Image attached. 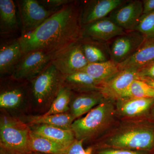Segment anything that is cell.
Masks as SVG:
<instances>
[{
	"label": "cell",
	"instance_id": "cell-16",
	"mask_svg": "<svg viewBox=\"0 0 154 154\" xmlns=\"http://www.w3.org/2000/svg\"><path fill=\"white\" fill-rule=\"evenodd\" d=\"M102 85L85 72L79 71L64 75L63 86L80 93L99 91Z\"/></svg>",
	"mask_w": 154,
	"mask_h": 154
},
{
	"label": "cell",
	"instance_id": "cell-19",
	"mask_svg": "<svg viewBox=\"0 0 154 154\" xmlns=\"http://www.w3.org/2000/svg\"><path fill=\"white\" fill-rule=\"evenodd\" d=\"M79 42L89 63L103 62L110 60L107 43L83 37Z\"/></svg>",
	"mask_w": 154,
	"mask_h": 154
},
{
	"label": "cell",
	"instance_id": "cell-18",
	"mask_svg": "<svg viewBox=\"0 0 154 154\" xmlns=\"http://www.w3.org/2000/svg\"><path fill=\"white\" fill-rule=\"evenodd\" d=\"M31 131L56 142L69 147L75 140L72 129L66 130L46 125H29Z\"/></svg>",
	"mask_w": 154,
	"mask_h": 154
},
{
	"label": "cell",
	"instance_id": "cell-10",
	"mask_svg": "<svg viewBox=\"0 0 154 154\" xmlns=\"http://www.w3.org/2000/svg\"><path fill=\"white\" fill-rule=\"evenodd\" d=\"M143 14L142 1L126 0L108 16L116 24L126 31H134Z\"/></svg>",
	"mask_w": 154,
	"mask_h": 154
},
{
	"label": "cell",
	"instance_id": "cell-31",
	"mask_svg": "<svg viewBox=\"0 0 154 154\" xmlns=\"http://www.w3.org/2000/svg\"><path fill=\"white\" fill-rule=\"evenodd\" d=\"M140 79H154V61L138 69Z\"/></svg>",
	"mask_w": 154,
	"mask_h": 154
},
{
	"label": "cell",
	"instance_id": "cell-8",
	"mask_svg": "<svg viewBox=\"0 0 154 154\" xmlns=\"http://www.w3.org/2000/svg\"><path fill=\"white\" fill-rule=\"evenodd\" d=\"M146 39L142 34L135 30L116 37L108 45L110 60L118 64L122 63L137 51Z\"/></svg>",
	"mask_w": 154,
	"mask_h": 154
},
{
	"label": "cell",
	"instance_id": "cell-23",
	"mask_svg": "<svg viewBox=\"0 0 154 154\" xmlns=\"http://www.w3.org/2000/svg\"><path fill=\"white\" fill-rule=\"evenodd\" d=\"M81 71L85 72L102 85L114 77L120 70L118 64L110 60L103 62L89 63Z\"/></svg>",
	"mask_w": 154,
	"mask_h": 154
},
{
	"label": "cell",
	"instance_id": "cell-30",
	"mask_svg": "<svg viewBox=\"0 0 154 154\" xmlns=\"http://www.w3.org/2000/svg\"><path fill=\"white\" fill-rule=\"evenodd\" d=\"M42 5L50 10H56L72 2L71 0H41L38 1Z\"/></svg>",
	"mask_w": 154,
	"mask_h": 154
},
{
	"label": "cell",
	"instance_id": "cell-1",
	"mask_svg": "<svg viewBox=\"0 0 154 154\" xmlns=\"http://www.w3.org/2000/svg\"><path fill=\"white\" fill-rule=\"evenodd\" d=\"M81 2L59 9L32 32L18 38L24 54L40 51L54 56L82 36Z\"/></svg>",
	"mask_w": 154,
	"mask_h": 154
},
{
	"label": "cell",
	"instance_id": "cell-28",
	"mask_svg": "<svg viewBox=\"0 0 154 154\" xmlns=\"http://www.w3.org/2000/svg\"><path fill=\"white\" fill-rule=\"evenodd\" d=\"M142 34L146 38L154 37V11L144 14L134 29Z\"/></svg>",
	"mask_w": 154,
	"mask_h": 154
},
{
	"label": "cell",
	"instance_id": "cell-12",
	"mask_svg": "<svg viewBox=\"0 0 154 154\" xmlns=\"http://www.w3.org/2000/svg\"><path fill=\"white\" fill-rule=\"evenodd\" d=\"M126 0H88L81 2L82 24L88 25L108 17Z\"/></svg>",
	"mask_w": 154,
	"mask_h": 154
},
{
	"label": "cell",
	"instance_id": "cell-36",
	"mask_svg": "<svg viewBox=\"0 0 154 154\" xmlns=\"http://www.w3.org/2000/svg\"><path fill=\"white\" fill-rule=\"evenodd\" d=\"M25 154H46L42 153L37 152H29Z\"/></svg>",
	"mask_w": 154,
	"mask_h": 154
},
{
	"label": "cell",
	"instance_id": "cell-6",
	"mask_svg": "<svg viewBox=\"0 0 154 154\" xmlns=\"http://www.w3.org/2000/svg\"><path fill=\"white\" fill-rule=\"evenodd\" d=\"M17 3L22 24L21 35L33 31L59 9L46 8L36 0H21Z\"/></svg>",
	"mask_w": 154,
	"mask_h": 154
},
{
	"label": "cell",
	"instance_id": "cell-20",
	"mask_svg": "<svg viewBox=\"0 0 154 154\" xmlns=\"http://www.w3.org/2000/svg\"><path fill=\"white\" fill-rule=\"evenodd\" d=\"M19 29L16 6L12 0H0L1 34L9 35Z\"/></svg>",
	"mask_w": 154,
	"mask_h": 154
},
{
	"label": "cell",
	"instance_id": "cell-2",
	"mask_svg": "<svg viewBox=\"0 0 154 154\" xmlns=\"http://www.w3.org/2000/svg\"><path fill=\"white\" fill-rule=\"evenodd\" d=\"M63 78L64 75L50 63L43 71L30 81L29 96L36 108L48 110L63 86Z\"/></svg>",
	"mask_w": 154,
	"mask_h": 154
},
{
	"label": "cell",
	"instance_id": "cell-11",
	"mask_svg": "<svg viewBox=\"0 0 154 154\" xmlns=\"http://www.w3.org/2000/svg\"><path fill=\"white\" fill-rule=\"evenodd\" d=\"M137 79H140L138 69H125L102 84L99 91L105 99L118 100L131 83Z\"/></svg>",
	"mask_w": 154,
	"mask_h": 154
},
{
	"label": "cell",
	"instance_id": "cell-24",
	"mask_svg": "<svg viewBox=\"0 0 154 154\" xmlns=\"http://www.w3.org/2000/svg\"><path fill=\"white\" fill-rule=\"evenodd\" d=\"M68 147L31 131L28 142L29 152L46 154H64Z\"/></svg>",
	"mask_w": 154,
	"mask_h": 154
},
{
	"label": "cell",
	"instance_id": "cell-4",
	"mask_svg": "<svg viewBox=\"0 0 154 154\" xmlns=\"http://www.w3.org/2000/svg\"><path fill=\"white\" fill-rule=\"evenodd\" d=\"M30 132L29 125L8 115L1 116L0 148L10 154L27 153Z\"/></svg>",
	"mask_w": 154,
	"mask_h": 154
},
{
	"label": "cell",
	"instance_id": "cell-29",
	"mask_svg": "<svg viewBox=\"0 0 154 154\" xmlns=\"http://www.w3.org/2000/svg\"><path fill=\"white\" fill-rule=\"evenodd\" d=\"M83 140H77L75 139L70 145L64 154H92L93 149L89 147L88 149H84L83 146Z\"/></svg>",
	"mask_w": 154,
	"mask_h": 154
},
{
	"label": "cell",
	"instance_id": "cell-26",
	"mask_svg": "<svg viewBox=\"0 0 154 154\" xmlns=\"http://www.w3.org/2000/svg\"><path fill=\"white\" fill-rule=\"evenodd\" d=\"M73 96V94L71 90L62 86L49 109L42 115H54L69 112L70 104Z\"/></svg>",
	"mask_w": 154,
	"mask_h": 154
},
{
	"label": "cell",
	"instance_id": "cell-25",
	"mask_svg": "<svg viewBox=\"0 0 154 154\" xmlns=\"http://www.w3.org/2000/svg\"><path fill=\"white\" fill-rule=\"evenodd\" d=\"M29 125H46L63 129H71V125L75 120L69 112L48 116H32Z\"/></svg>",
	"mask_w": 154,
	"mask_h": 154
},
{
	"label": "cell",
	"instance_id": "cell-9",
	"mask_svg": "<svg viewBox=\"0 0 154 154\" xmlns=\"http://www.w3.org/2000/svg\"><path fill=\"white\" fill-rule=\"evenodd\" d=\"M51 63L64 75L81 71L89 64L79 40L54 55Z\"/></svg>",
	"mask_w": 154,
	"mask_h": 154
},
{
	"label": "cell",
	"instance_id": "cell-13",
	"mask_svg": "<svg viewBox=\"0 0 154 154\" xmlns=\"http://www.w3.org/2000/svg\"><path fill=\"white\" fill-rule=\"evenodd\" d=\"M126 32L108 17L83 26L82 37L108 43Z\"/></svg>",
	"mask_w": 154,
	"mask_h": 154
},
{
	"label": "cell",
	"instance_id": "cell-7",
	"mask_svg": "<svg viewBox=\"0 0 154 154\" xmlns=\"http://www.w3.org/2000/svg\"><path fill=\"white\" fill-rule=\"evenodd\" d=\"M53 57V55L40 51L25 54L11 76L16 81H30L44 70Z\"/></svg>",
	"mask_w": 154,
	"mask_h": 154
},
{
	"label": "cell",
	"instance_id": "cell-32",
	"mask_svg": "<svg viewBox=\"0 0 154 154\" xmlns=\"http://www.w3.org/2000/svg\"><path fill=\"white\" fill-rule=\"evenodd\" d=\"M98 154H143L142 152L133 151L128 150L107 149L102 150Z\"/></svg>",
	"mask_w": 154,
	"mask_h": 154
},
{
	"label": "cell",
	"instance_id": "cell-34",
	"mask_svg": "<svg viewBox=\"0 0 154 154\" xmlns=\"http://www.w3.org/2000/svg\"><path fill=\"white\" fill-rule=\"evenodd\" d=\"M145 81L146 82L148 83L149 85H150L153 88H154V79H141Z\"/></svg>",
	"mask_w": 154,
	"mask_h": 154
},
{
	"label": "cell",
	"instance_id": "cell-35",
	"mask_svg": "<svg viewBox=\"0 0 154 154\" xmlns=\"http://www.w3.org/2000/svg\"><path fill=\"white\" fill-rule=\"evenodd\" d=\"M0 154H10L4 149L0 148Z\"/></svg>",
	"mask_w": 154,
	"mask_h": 154
},
{
	"label": "cell",
	"instance_id": "cell-14",
	"mask_svg": "<svg viewBox=\"0 0 154 154\" xmlns=\"http://www.w3.org/2000/svg\"><path fill=\"white\" fill-rule=\"evenodd\" d=\"M18 38L1 43L0 47V73L12 74L15 67L24 55Z\"/></svg>",
	"mask_w": 154,
	"mask_h": 154
},
{
	"label": "cell",
	"instance_id": "cell-21",
	"mask_svg": "<svg viewBox=\"0 0 154 154\" xmlns=\"http://www.w3.org/2000/svg\"><path fill=\"white\" fill-rule=\"evenodd\" d=\"M118 112L122 116L134 117L140 116L147 111L154 102V99L127 98L119 99Z\"/></svg>",
	"mask_w": 154,
	"mask_h": 154
},
{
	"label": "cell",
	"instance_id": "cell-22",
	"mask_svg": "<svg viewBox=\"0 0 154 154\" xmlns=\"http://www.w3.org/2000/svg\"><path fill=\"white\" fill-rule=\"evenodd\" d=\"M29 91L23 86H17L1 90L0 107L2 110H17L23 105Z\"/></svg>",
	"mask_w": 154,
	"mask_h": 154
},
{
	"label": "cell",
	"instance_id": "cell-15",
	"mask_svg": "<svg viewBox=\"0 0 154 154\" xmlns=\"http://www.w3.org/2000/svg\"><path fill=\"white\" fill-rule=\"evenodd\" d=\"M99 91L80 93L73 96L70 104L69 112L75 119L90 112L104 100Z\"/></svg>",
	"mask_w": 154,
	"mask_h": 154
},
{
	"label": "cell",
	"instance_id": "cell-33",
	"mask_svg": "<svg viewBox=\"0 0 154 154\" xmlns=\"http://www.w3.org/2000/svg\"><path fill=\"white\" fill-rule=\"evenodd\" d=\"M142 1L143 6V14H146L154 11V0H143Z\"/></svg>",
	"mask_w": 154,
	"mask_h": 154
},
{
	"label": "cell",
	"instance_id": "cell-17",
	"mask_svg": "<svg viewBox=\"0 0 154 154\" xmlns=\"http://www.w3.org/2000/svg\"><path fill=\"white\" fill-rule=\"evenodd\" d=\"M154 61V37L146 38L133 55L119 64V70L129 68L139 69Z\"/></svg>",
	"mask_w": 154,
	"mask_h": 154
},
{
	"label": "cell",
	"instance_id": "cell-27",
	"mask_svg": "<svg viewBox=\"0 0 154 154\" xmlns=\"http://www.w3.org/2000/svg\"><path fill=\"white\" fill-rule=\"evenodd\" d=\"M127 98L154 99V88L143 80H134L122 94L120 99Z\"/></svg>",
	"mask_w": 154,
	"mask_h": 154
},
{
	"label": "cell",
	"instance_id": "cell-5",
	"mask_svg": "<svg viewBox=\"0 0 154 154\" xmlns=\"http://www.w3.org/2000/svg\"><path fill=\"white\" fill-rule=\"evenodd\" d=\"M107 143L119 148L146 149L154 145V131L147 128H133L113 135Z\"/></svg>",
	"mask_w": 154,
	"mask_h": 154
},
{
	"label": "cell",
	"instance_id": "cell-3",
	"mask_svg": "<svg viewBox=\"0 0 154 154\" xmlns=\"http://www.w3.org/2000/svg\"><path fill=\"white\" fill-rule=\"evenodd\" d=\"M114 112L111 100L104 99L85 117L73 122L71 129L75 139L85 141L95 137L111 121Z\"/></svg>",
	"mask_w": 154,
	"mask_h": 154
}]
</instances>
